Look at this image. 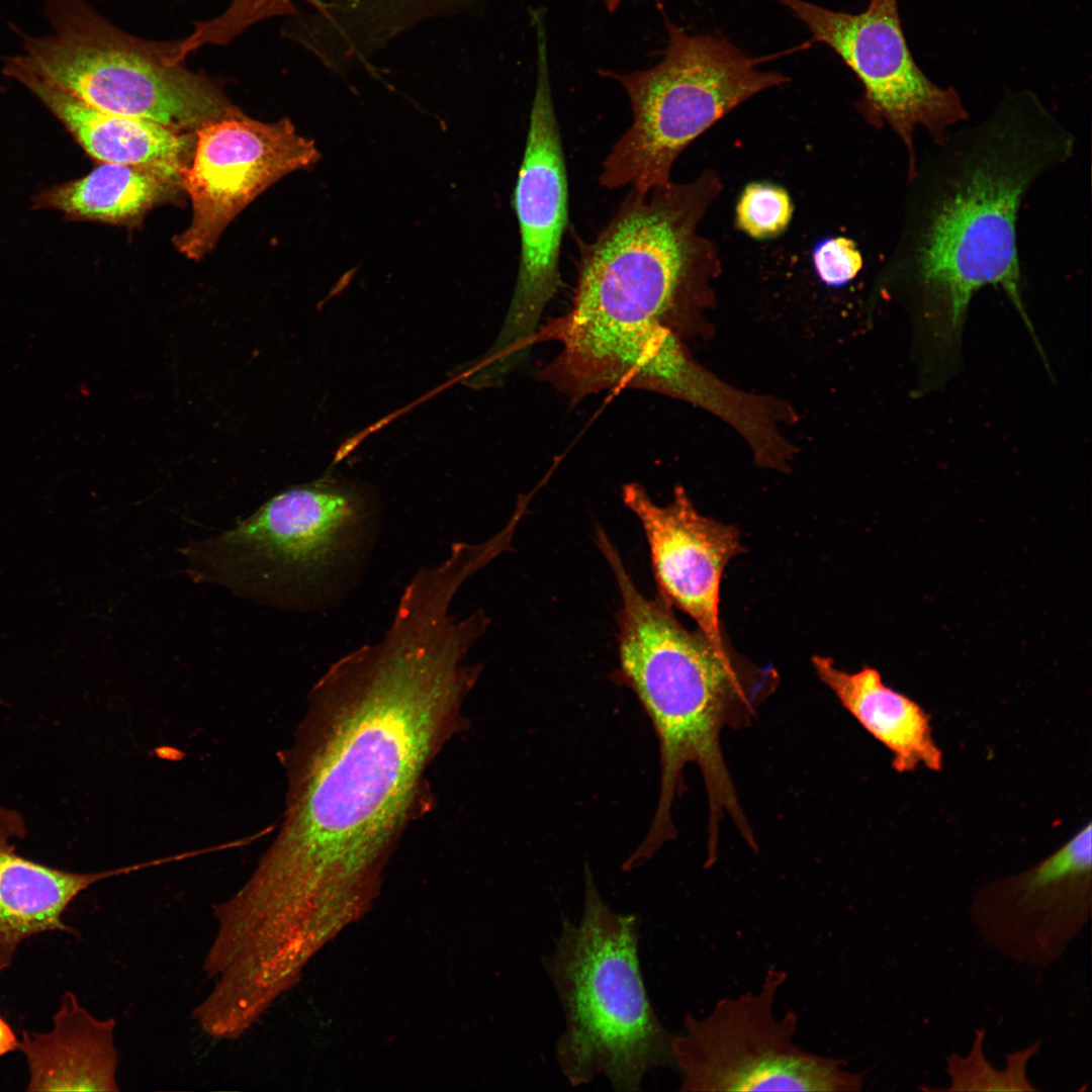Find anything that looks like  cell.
<instances>
[{
  "mask_svg": "<svg viewBox=\"0 0 1092 1092\" xmlns=\"http://www.w3.org/2000/svg\"><path fill=\"white\" fill-rule=\"evenodd\" d=\"M800 19L812 34L837 54L863 88L859 108L874 121L888 124L907 154V174L918 156L915 133L923 128L940 142L968 118L953 87L930 80L915 62L905 37L898 0H870L852 14L805 0H776Z\"/></svg>",
  "mask_w": 1092,
  "mask_h": 1092,
  "instance_id": "11",
  "label": "cell"
},
{
  "mask_svg": "<svg viewBox=\"0 0 1092 1092\" xmlns=\"http://www.w3.org/2000/svg\"><path fill=\"white\" fill-rule=\"evenodd\" d=\"M52 33L29 37L13 59L100 110L181 131L240 112L187 68L180 41L127 34L79 0H47Z\"/></svg>",
  "mask_w": 1092,
  "mask_h": 1092,
  "instance_id": "7",
  "label": "cell"
},
{
  "mask_svg": "<svg viewBox=\"0 0 1092 1092\" xmlns=\"http://www.w3.org/2000/svg\"><path fill=\"white\" fill-rule=\"evenodd\" d=\"M668 43L662 60L646 70H600L625 89L631 125L605 159L599 180L608 189L640 193L667 186L676 158L698 136L755 94L789 82L759 64L808 48L750 57L726 38L690 34L664 17Z\"/></svg>",
  "mask_w": 1092,
  "mask_h": 1092,
  "instance_id": "6",
  "label": "cell"
},
{
  "mask_svg": "<svg viewBox=\"0 0 1092 1092\" xmlns=\"http://www.w3.org/2000/svg\"><path fill=\"white\" fill-rule=\"evenodd\" d=\"M599 547L616 578L620 674L648 715L659 742L658 803L643 845L659 849L675 835L672 807L681 792L682 771L696 764L709 802L708 842L718 845L725 814L744 839L753 832L740 806L721 747L726 727L749 724L767 690L766 677L748 676L722 657L701 631L686 629L660 596L640 593L621 556L602 529Z\"/></svg>",
  "mask_w": 1092,
  "mask_h": 1092,
  "instance_id": "4",
  "label": "cell"
},
{
  "mask_svg": "<svg viewBox=\"0 0 1092 1092\" xmlns=\"http://www.w3.org/2000/svg\"><path fill=\"white\" fill-rule=\"evenodd\" d=\"M1075 147L1074 133L1023 90L917 159L888 276L929 369L956 359L970 302L986 286L1004 291L1035 338L1021 295L1018 213L1029 189Z\"/></svg>",
  "mask_w": 1092,
  "mask_h": 1092,
  "instance_id": "2",
  "label": "cell"
},
{
  "mask_svg": "<svg viewBox=\"0 0 1092 1092\" xmlns=\"http://www.w3.org/2000/svg\"><path fill=\"white\" fill-rule=\"evenodd\" d=\"M462 0H324V13L348 49L379 46L413 23Z\"/></svg>",
  "mask_w": 1092,
  "mask_h": 1092,
  "instance_id": "20",
  "label": "cell"
},
{
  "mask_svg": "<svg viewBox=\"0 0 1092 1092\" xmlns=\"http://www.w3.org/2000/svg\"><path fill=\"white\" fill-rule=\"evenodd\" d=\"M722 189L713 170L689 183L632 189L592 243H581L572 306L536 341L560 351L538 378L579 401L636 388L678 395L693 365L673 330L720 267L699 225Z\"/></svg>",
  "mask_w": 1092,
  "mask_h": 1092,
  "instance_id": "3",
  "label": "cell"
},
{
  "mask_svg": "<svg viewBox=\"0 0 1092 1092\" xmlns=\"http://www.w3.org/2000/svg\"><path fill=\"white\" fill-rule=\"evenodd\" d=\"M987 1029L978 1027L967 1054L950 1053L945 1057L948 1086L942 1090L956 1092H1032L1038 1089L1028 1077V1066L1041 1049L1036 1039L1027 1046L1005 1055V1066L998 1069L985 1054Z\"/></svg>",
  "mask_w": 1092,
  "mask_h": 1092,
  "instance_id": "21",
  "label": "cell"
},
{
  "mask_svg": "<svg viewBox=\"0 0 1092 1092\" xmlns=\"http://www.w3.org/2000/svg\"><path fill=\"white\" fill-rule=\"evenodd\" d=\"M793 213V201L784 187L767 182H751L738 198L735 224L752 239L767 240L787 230Z\"/></svg>",
  "mask_w": 1092,
  "mask_h": 1092,
  "instance_id": "22",
  "label": "cell"
},
{
  "mask_svg": "<svg viewBox=\"0 0 1092 1092\" xmlns=\"http://www.w3.org/2000/svg\"><path fill=\"white\" fill-rule=\"evenodd\" d=\"M475 642L463 621L403 603L379 642L329 668L285 753L284 819L256 875L309 891L359 873L394 841L479 672L464 664Z\"/></svg>",
  "mask_w": 1092,
  "mask_h": 1092,
  "instance_id": "1",
  "label": "cell"
},
{
  "mask_svg": "<svg viewBox=\"0 0 1092 1092\" xmlns=\"http://www.w3.org/2000/svg\"><path fill=\"white\" fill-rule=\"evenodd\" d=\"M195 133L193 161L180 178L192 218L172 240L191 260L212 251L231 221L263 191L321 158L314 142L299 135L287 118L267 123L238 112Z\"/></svg>",
  "mask_w": 1092,
  "mask_h": 1092,
  "instance_id": "13",
  "label": "cell"
},
{
  "mask_svg": "<svg viewBox=\"0 0 1092 1092\" xmlns=\"http://www.w3.org/2000/svg\"><path fill=\"white\" fill-rule=\"evenodd\" d=\"M622 493L644 530L659 596L688 614L722 657L732 659L719 602L724 569L743 551L738 530L701 515L681 486L665 506L655 504L638 483L625 484Z\"/></svg>",
  "mask_w": 1092,
  "mask_h": 1092,
  "instance_id": "14",
  "label": "cell"
},
{
  "mask_svg": "<svg viewBox=\"0 0 1092 1092\" xmlns=\"http://www.w3.org/2000/svg\"><path fill=\"white\" fill-rule=\"evenodd\" d=\"M602 1H603V3H604L605 7H606V8H607V9H608V10H609L610 12H614V11H615V10H616V9H617V8H618V7L620 6V5H621V3H622V2L624 1V0H602Z\"/></svg>",
  "mask_w": 1092,
  "mask_h": 1092,
  "instance_id": "25",
  "label": "cell"
},
{
  "mask_svg": "<svg viewBox=\"0 0 1092 1092\" xmlns=\"http://www.w3.org/2000/svg\"><path fill=\"white\" fill-rule=\"evenodd\" d=\"M537 78L513 205L521 256L517 282L493 346L473 365L486 385L503 379L536 343L542 314L560 284L559 257L568 220V185L549 76L545 29H536Z\"/></svg>",
  "mask_w": 1092,
  "mask_h": 1092,
  "instance_id": "10",
  "label": "cell"
},
{
  "mask_svg": "<svg viewBox=\"0 0 1092 1092\" xmlns=\"http://www.w3.org/2000/svg\"><path fill=\"white\" fill-rule=\"evenodd\" d=\"M174 184L144 168L103 163L81 179L41 193L36 202L72 218L126 223L161 202Z\"/></svg>",
  "mask_w": 1092,
  "mask_h": 1092,
  "instance_id": "19",
  "label": "cell"
},
{
  "mask_svg": "<svg viewBox=\"0 0 1092 1092\" xmlns=\"http://www.w3.org/2000/svg\"><path fill=\"white\" fill-rule=\"evenodd\" d=\"M785 971L767 970L760 987L721 998L705 1016L687 1012L670 1039L671 1064L689 1092H856L863 1075L843 1060L803 1050L798 1016L775 1011Z\"/></svg>",
  "mask_w": 1092,
  "mask_h": 1092,
  "instance_id": "9",
  "label": "cell"
},
{
  "mask_svg": "<svg viewBox=\"0 0 1092 1092\" xmlns=\"http://www.w3.org/2000/svg\"><path fill=\"white\" fill-rule=\"evenodd\" d=\"M26 834L19 812L0 806V973L12 962L21 941L46 931L75 933L62 916L90 886L174 861L173 855L115 869L72 873L18 855L12 841Z\"/></svg>",
  "mask_w": 1092,
  "mask_h": 1092,
  "instance_id": "15",
  "label": "cell"
},
{
  "mask_svg": "<svg viewBox=\"0 0 1092 1092\" xmlns=\"http://www.w3.org/2000/svg\"><path fill=\"white\" fill-rule=\"evenodd\" d=\"M812 663L841 705L892 753L897 772L942 768L943 754L933 737L930 715L917 702L885 685L876 668L847 672L822 656H814Z\"/></svg>",
  "mask_w": 1092,
  "mask_h": 1092,
  "instance_id": "18",
  "label": "cell"
},
{
  "mask_svg": "<svg viewBox=\"0 0 1092 1092\" xmlns=\"http://www.w3.org/2000/svg\"><path fill=\"white\" fill-rule=\"evenodd\" d=\"M334 479L292 486L223 533L185 549L195 580L283 603L322 585L363 552L373 511Z\"/></svg>",
  "mask_w": 1092,
  "mask_h": 1092,
  "instance_id": "8",
  "label": "cell"
},
{
  "mask_svg": "<svg viewBox=\"0 0 1092 1092\" xmlns=\"http://www.w3.org/2000/svg\"><path fill=\"white\" fill-rule=\"evenodd\" d=\"M7 76L22 83L59 118L95 160L144 168L181 186L191 136L157 122L106 112L69 94L13 58Z\"/></svg>",
  "mask_w": 1092,
  "mask_h": 1092,
  "instance_id": "16",
  "label": "cell"
},
{
  "mask_svg": "<svg viewBox=\"0 0 1092 1092\" xmlns=\"http://www.w3.org/2000/svg\"><path fill=\"white\" fill-rule=\"evenodd\" d=\"M812 258L818 277L829 286L846 284L862 268V256L855 242L845 237L820 241L813 249Z\"/></svg>",
  "mask_w": 1092,
  "mask_h": 1092,
  "instance_id": "23",
  "label": "cell"
},
{
  "mask_svg": "<svg viewBox=\"0 0 1092 1092\" xmlns=\"http://www.w3.org/2000/svg\"><path fill=\"white\" fill-rule=\"evenodd\" d=\"M584 876L581 915L563 917L543 963L565 1020L556 1060L573 1087L605 1076L616 1091L636 1092L648 1072L671 1064V1035L646 992L637 916L614 911L587 867Z\"/></svg>",
  "mask_w": 1092,
  "mask_h": 1092,
  "instance_id": "5",
  "label": "cell"
},
{
  "mask_svg": "<svg viewBox=\"0 0 1092 1092\" xmlns=\"http://www.w3.org/2000/svg\"><path fill=\"white\" fill-rule=\"evenodd\" d=\"M18 1044L10 1025L0 1016V1057L18 1049Z\"/></svg>",
  "mask_w": 1092,
  "mask_h": 1092,
  "instance_id": "24",
  "label": "cell"
},
{
  "mask_svg": "<svg viewBox=\"0 0 1092 1092\" xmlns=\"http://www.w3.org/2000/svg\"><path fill=\"white\" fill-rule=\"evenodd\" d=\"M1091 822L1028 869L982 885L971 924L993 951L1024 967L1058 962L1092 915Z\"/></svg>",
  "mask_w": 1092,
  "mask_h": 1092,
  "instance_id": "12",
  "label": "cell"
},
{
  "mask_svg": "<svg viewBox=\"0 0 1092 1092\" xmlns=\"http://www.w3.org/2000/svg\"><path fill=\"white\" fill-rule=\"evenodd\" d=\"M47 1033H22L28 1091H119L114 1018L99 1019L66 992Z\"/></svg>",
  "mask_w": 1092,
  "mask_h": 1092,
  "instance_id": "17",
  "label": "cell"
}]
</instances>
